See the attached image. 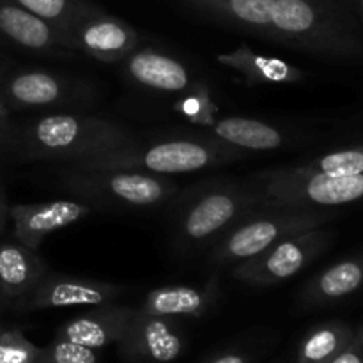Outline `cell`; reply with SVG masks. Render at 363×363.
Here are the masks:
<instances>
[{
    "instance_id": "6da1fadb",
    "label": "cell",
    "mask_w": 363,
    "mask_h": 363,
    "mask_svg": "<svg viewBox=\"0 0 363 363\" xmlns=\"http://www.w3.org/2000/svg\"><path fill=\"white\" fill-rule=\"evenodd\" d=\"M138 138L116 121L74 112L46 113L20 126L14 151L27 160L73 163L137 144Z\"/></svg>"
},
{
    "instance_id": "7a4b0ae2",
    "label": "cell",
    "mask_w": 363,
    "mask_h": 363,
    "mask_svg": "<svg viewBox=\"0 0 363 363\" xmlns=\"http://www.w3.org/2000/svg\"><path fill=\"white\" fill-rule=\"evenodd\" d=\"M176 199L174 245L179 254L213 247L234 223L262 206L261 188L255 181H216L184 191Z\"/></svg>"
},
{
    "instance_id": "3957f363",
    "label": "cell",
    "mask_w": 363,
    "mask_h": 363,
    "mask_svg": "<svg viewBox=\"0 0 363 363\" xmlns=\"http://www.w3.org/2000/svg\"><path fill=\"white\" fill-rule=\"evenodd\" d=\"M245 158V151L233 147L216 138H165L142 145L140 140L130 147L117 149L92 158L78 160L60 165L77 169H110L131 170V172L170 176V174H188L204 169H215L225 163Z\"/></svg>"
},
{
    "instance_id": "277c9868",
    "label": "cell",
    "mask_w": 363,
    "mask_h": 363,
    "mask_svg": "<svg viewBox=\"0 0 363 363\" xmlns=\"http://www.w3.org/2000/svg\"><path fill=\"white\" fill-rule=\"evenodd\" d=\"M335 216L328 209L259 206L209 247L208 262L211 266H236L262 254L277 241L301 230L323 227Z\"/></svg>"
},
{
    "instance_id": "5b68a950",
    "label": "cell",
    "mask_w": 363,
    "mask_h": 363,
    "mask_svg": "<svg viewBox=\"0 0 363 363\" xmlns=\"http://www.w3.org/2000/svg\"><path fill=\"white\" fill-rule=\"evenodd\" d=\"M269 39L328 59H362L363 39L315 0H275Z\"/></svg>"
},
{
    "instance_id": "8992f818",
    "label": "cell",
    "mask_w": 363,
    "mask_h": 363,
    "mask_svg": "<svg viewBox=\"0 0 363 363\" xmlns=\"http://www.w3.org/2000/svg\"><path fill=\"white\" fill-rule=\"evenodd\" d=\"M60 186L82 201L101 208L149 209L176 201L181 188L167 176L110 169H77L60 165Z\"/></svg>"
},
{
    "instance_id": "52a82bcc",
    "label": "cell",
    "mask_w": 363,
    "mask_h": 363,
    "mask_svg": "<svg viewBox=\"0 0 363 363\" xmlns=\"http://www.w3.org/2000/svg\"><path fill=\"white\" fill-rule=\"evenodd\" d=\"M254 181L261 188L262 206L330 209L363 202V174L332 176L280 167L257 174Z\"/></svg>"
},
{
    "instance_id": "ba28073f",
    "label": "cell",
    "mask_w": 363,
    "mask_h": 363,
    "mask_svg": "<svg viewBox=\"0 0 363 363\" xmlns=\"http://www.w3.org/2000/svg\"><path fill=\"white\" fill-rule=\"evenodd\" d=\"M0 94L11 110L52 112L94 101V89L78 78L41 67H16L0 74Z\"/></svg>"
},
{
    "instance_id": "9c48e42d",
    "label": "cell",
    "mask_w": 363,
    "mask_h": 363,
    "mask_svg": "<svg viewBox=\"0 0 363 363\" xmlns=\"http://www.w3.org/2000/svg\"><path fill=\"white\" fill-rule=\"evenodd\" d=\"M333 241L335 233L325 227L291 234L262 254L234 266L233 277L250 287L277 286L308 268L332 247Z\"/></svg>"
},
{
    "instance_id": "30bf717a",
    "label": "cell",
    "mask_w": 363,
    "mask_h": 363,
    "mask_svg": "<svg viewBox=\"0 0 363 363\" xmlns=\"http://www.w3.org/2000/svg\"><path fill=\"white\" fill-rule=\"evenodd\" d=\"M66 39L73 52L108 64L123 62L140 43L138 32L130 23L91 4L74 18L66 30Z\"/></svg>"
},
{
    "instance_id": "8fae6325",
    "label": "cell",
    "mask_w": 363,
    "mask_h": 363,
    "mask_svg": "<svg viewBox=\"0 0 363 363\" xmlns=\"http://www.w3.org/2000/svg\"><path fill=\"white\" fill-rule=\"evenodd\" d=\"M128 363H170L186 350V337L179 319L135 311L130 325L116 344Z\"/></svg>"
},
{
    "instance_id": "7c38bea8",
    "label": "cell",
    "mask_w": 363,
    "mask_h": 363,
    "mask_svg": "<svg viewBox=\"0 0 363 363\" xmlns=\"http://www.w3.org/2000/svg\"><path fill=\"white\" fill-rule=\"evenodd\" d=\"M121 284L101 282L85 277L52 273L41 280L38 287L16 307V312H38L50 308L98 307L113 303L126 294Z\"/></svg>"
},
{
    "instance_id": "4fadbf2b",
    "label": "cell",
    "mask_w": 363,
    "mask_h": 363,
    "mask_svg": "<svg viewBox=\"0 0 363 363\" xmlns=\"http://www.w3.org/2000/svg\"><path fill=\"white\" fill-rule=\"evenodd\" d=\"M92 209L94 206L82 199L11 206L9 218L13 220V236L28 248L39 250L50 234L87 218Z\"/></svg>"
},
{
    "instance_id": "5bb4252c",
    "label": "cell",
    "mask_w": 363,
    "mask_h": 363,
    "mask_svg": "<svg viewBox=\"0 0 363 363\" xmlns=\"http://www.w3.org/2000/svg\"><path fill=\"white\" fill-rule=\"evenodd\" d=\"M0 34L18 48L53 57H73L66 35L11 0H0Z\"/></svg>"
},
{
    "instance_id": "9a60e30c",
    "label": "cell",
    "mask_w": 363,
    "mask_h": 363,
    "mask_svg": "<svg viewBox=\"0 0 363 363\" xmlns=\"http://www.w3.org/2000/svg\"><path fill=\"white\" fill-rule=\"evenodd\" d=\"M38 250L18 240L0 241V305L16 311L18 305L48 275Z\"/></svg>"
},
{
    "instance_id": "2e32d148",
    "label": "cell",
    "mask_w": 363,
    "mask_h": 363,
    "mask_svg": "<svg viewBox=\"0 0 363 363\" xmlns=\"http://www.w3.org/2000/svg\"><path fill=\"white\" fill-rule=\"evenodd\" d=\"M126 77L138 87L158 94H183L194 85L181 60L152 48H137L123 60Z\"/></svg>"
},
{
    "instance_id": "e0dca14e",
    "label": "cell",
    "mask_w": 363,
    "mask_h": 363,
    "mask_svg": "<svg viewBox=\"0 0 363 363\" xmlns=\"http://www.w3.org/2000/svg\"><path fill=\"white\" fill-rule=\"evenodd\" d=\"M135 311L137 308L126 307V305H98L92 311L84 312V314L64 323L57 330L55 337L96 351L103 350L110 344L119 342Z\"/></svg>"
},
{
    "instance_id": "ac0fdd59",
    "label": "cell",
    "mask_w": 363,
    "mask_h": 363,
    "mask_svg": "<svg viewBox=\"0 0 363 363\" xmlns=\"http://www.w3.org/2000/svg\"><path fill=\"white\" fill-rule=\"evenodd\" d=\"M222 296L216 277L202 286H165L147 293L138 311L163 318H202L216 307Z\"/></svg>"
},
{
    "instance_id": "d6986e66",
    "label": "cell",
    "mask_w": 363,
    "mask_h": 363,
    "mask_svg": "<svg viewBox=\"0 0 363 363\" xmlns=\"http://www.w3.org/2000/svg\"><path fill=\"white\" fill-rule=\"evenodd\" d=\"M363 287V252L350 255L312 277L300 291V307L305 311L335 305Z\"/></svg>"
},
{
    "instance_id": "ffe728a7",
    "label": "cell",
    "mask_w": 363,
    "mask_h": 363,
    "mask_svg": "<svg viewBox=\"0 0 363 363\" xmlns=\"http://www.w3.org/2000/svg\"><path fill=\"white\" fill-rule=\"evenodd\" d=\"M216 60L227 69L241 74L248 85H296L307 78L305 71L294 64L254 52L247 45L218 53Z\"/></svg>"
},
{
    "instance_id": "44dd1931",
    "label": "cell",
    "mask_w": 363,
    "mask_h": 363,
    "mask_svg": "<svg viewBox=\"0 0 363 363\" xmlns=\"http://www.w3.org/2000/svg\"><path fill=\"white\" fill-rule=\"evenodd\" d=\"M216 140L229 144L241 151H275L289 142L280 128L250 117H223L211 124Z\"/></svg>"
},
{
    "instance_id": "7402d4cb",
    "label": "cell",
    "mask_w": 363,
    "mask_h": 363,
    "mask_svg": "<svg viewBox=\"0 0 363 363\" xmlns=\"http://www.w3.org/2000/svg\"><path fill=\"white\" fill-rule=\"evenodd\" d=\"M194 7L269 39L275 0H188Z\"/></svg>"
},
{
    "instance_id": "603a6c76",
    "label": "cell",
    "mask_w": 363,
    "mask_h": 363,
    "mask_svg": "<svg viewBox=\"0 0 363 363\" xmlns=\"http://www.w3.org/2000/svg\"><path fill=\"white\" fill-rule=\"evenodd\" d=\"M354 330L340 321L314 326L298 347L296 363H326L353 340Z\"/></svg>"
},
{
    "instance_id": "cb8c5ba5",
    "label": "cell",
    "mask_w": 363,
    "mask_h": 363,
    "mask_svg": "<svg viewBox=\"0 0 363 363\" xmlns=\"http://www.w3.org/2000/svg\"><path fill=\"white\" fill-rule=\"evenodd\" d=\"M298 172H319L332 176H350V174H363V145L357 147L339 149L326 152L301 165H294Z\"/></svg>"
},
{
    "instance_id": "d4e9b609",
    "label": "cell",
    "mask_w": 363,
    "mask_h": 363,
    "mask_svg": "<svg viewBox=\"0 0 363 363\" xmlns=\"http://www.w3.org/2000/svg\"><path fill=\"white\" fill-rule=\"evenodd\" d=\"M174 108L190 123L208 128L215 123L218 112V106L211 98V91L204 82H194V85L183 92Z\"/></svg>"
},
{
    "instance_id": "484cf974",
    "label": "cell",
    "mask_w": 363,
    "mask_h": 363,
    "mask_svg": "<svg viewBox=\"0 0 363 363\" xmlns=\"http://www.w3.org/2000/svg\"><path fill=\"white\" fill-rule=\"evenodd\" d=\"M11 2L18 4L28 13L52 23L64 35H66V30L73 23L74 18L87 6V2H84V0H11Z\"/></svg>"
},
{
    "instance_id": "4316f807",
    "label": "cell",
    "mask_w": 363,
    "mask_h": 363,
    "mask_svg": "<svg viewBox=\"0 0 363 363\" xmlns=\"http://www.w3.org/2000/svg\"><path fill=\"white\" fill-rule=\"evenodd\" d=\"M43 347L27 339L25 330L0 323V363H39Z\"/></svg>"
},
{
    "instance_id": "83f0119b",
    "label": "cell",
    "mask_w": 363,
    "mask_h": 363,
    "mask_svg": "<svg viewBox=\"0 0 363 363\" xmlns=\"http://www.w3.org/2000/svg\"><path fill=\"white\" fill-rule=\"evenodd\" d=\"M39 363H99V354L91 347L53 337L52 342L43 347Z\"/></svg>"
},
{
    "instance_id": "f1b7e54d",
    "label": "cell",
    "mask_w": 363,
    "mask_h": 363,
    "mask_svg": "<svg viewBox=\"0 0 363 363\" xmlns=\"http://www.w3.org/2000/svg\"><path fill=\"white\" fill-rule=\"evenodd\" d=\"M13 110L7 106L4 101L2 94H0V149H14V140H16L18 126L13 124V117H11Z\"/></svg>"
},
{
    "instance_id": "f546056e",
    "label": "cell",
    "mask_w": 363,
    "mask_h": 363,
    "mask_svg": "<svg viewBox=\"0 0 363 363\" xmlns=\"http://www.w3.org/2000/svg\"><path fill=\"white\" fill-rule=\"evenodd\" d=\"M326 363H363V353L360 342L357 339V333H354L353 340L340 353H337L332 360Z\"/></svg>"
},
{
    "instance_id": "4dcf8cb0",
    "label": "cell",
    "mask_w": 363,
    "mask_h": 363,
    "mask_svg": "<svg viewBox=\"0 0 363 363\" xmlns=\"http://www.w3.org/2000/svg\"><path fill=\"white\" fill-rule=\"evenodd\" d=\"M206 363H252V357L247 351H225Z\"/></svg>"
},
{
    "instance_id": "1f68e13d",
    "label": "cell",
    "mask_w": 363,
    "mask_h": 363,
    "mask_svg": "<svg viewBox=\"0 0 363 363\" xmlns=\"http://www.w3.org/2000/svg\"><path fill=\"white\" fill-rule=\"evenodd\" d=\"M9 208H11V206H7L6 194H4V191L0 190V233H2V230H4L7 218H9Z\"/></svg>"
},
{
    "instance_id": "d6a6232c",
    "label": "cell",
    "mask_w": 363,
    "mask_h": 363,
    "mask_svg": "<svg viewBox=\"0 0 363 363\" xmlns=\"http://www.w3.org/2000/svg\"><path fill=\"white\" fill-rule=\"evenodd\" d=\"M354 333H357V339H358V342H360V347H362V353H363V326H362V328L354 330Z\"/></svg>"
},
{
    "instance_id": "836d02e7",
    "label": "cell",
    "mask_w": 363,
    "mask_h": 363,
    "mask_svg": "<svg viewBox=\"0 0 363 363\" xmlns=\"http://www.w3.org/2000/svg\"><path fill=\"white\" fill-rule=\"evenodd\" d=\"M275 363H282V362H275Z\"/></svg>"
},
{
    "instance_id": "e575fe53",
    "label": "cell",
    "mask_w": 363,
    "mask_h": 363,
    "mask_svg": "<svg viewBox=\"0 0 363 363\" xmlns=\"http://www.w3.org/2000/svg\"><path fill=\"white\" fill-rule=\"evenodd\" d=\"M0 151H2V149H0Z\"/></svg>"
}]
</instances>
